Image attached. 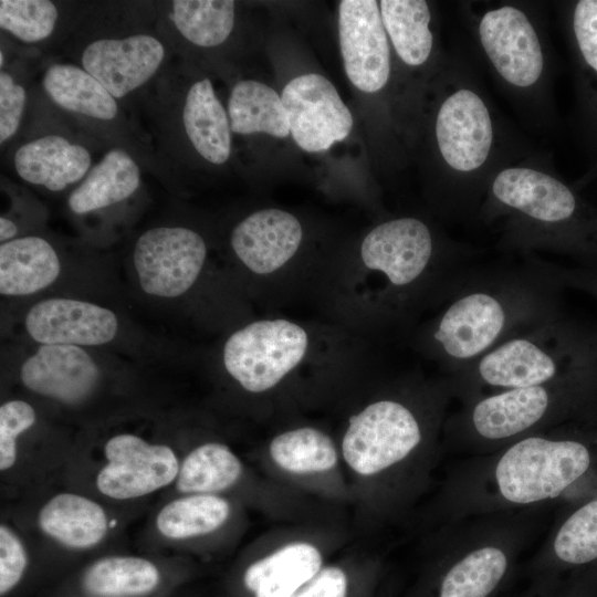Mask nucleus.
Here are the masks:
<instances>
[{"label": "nucleus", "mask_w": 597, "mask_h": 597, "mask_svg": "<svg viewBox=\"0 0 597 597\" xmlns=\"http://www.w3.org/2000/svg\"><path fill=\"white\" fill-rule=\"evenodd\" d=\"M597 478V425L574 423L519 439L457 468L444 494L454 522L540 507Z\"/></svg>", "instance_id": "nucleus-1"}, {"label": "nucleus", "mask_w": 597, "mask_h": 597, "mask_svg": "<svg viewBox=\"0 0 597 597\" xmlns=\"http://www.w3.org/2000/svg\"><path fill=\"white\" fill-rule=\"evenodd\" d=\"M535 254L473 264L443 300L428 333L450 375L506 339L562 314V292Z\"/></svg>", "instance_id": "nucleus-2"}, {"label": "nucleus", "mask_w": 597, "mask_h": 597, "mask_svg": "<svg viewBox=\"0 0 597 597\" xmlns=\"http://www.w3.org/2000/svg\"><path fill=\"white\" fill-rule=\"evenodd\" d=\"M476 216L494 227L503 250L547 251L597 266V207L538 164L498 168Z\"/></svg>", "instance_id": "nucleus-3"}, {"label": "nucleus", "mask_w": 597, "mask_h": 597, "mask_svg": "<svg viewBox=\"0 0 597 597\" xmlns=\"http://www.w3.org/2000/svg\"><path fill=\"white\" fill-rule=\"evenodd\" d=\"M597 425V366L462 402L447 421L458 452L492 453L526 436L566 425Z\"/></svg>", "instance_id": "nucleus-4"}, {"label": "nucleus", "mask_w": 597, "mask_h": 597, "mask_svg": "<svg viewBox=\"0 0 597 597\" xmlns=\"http://www.w3.org/2000/svg\"><path fill=\"white\" fill-rule=\"evenodd\" d=\"M597 366V322L564 312L492 348L449 375L460 402L548 383Z\"/></svg>", "instance_id": "nucleus-5"}, {"label": "nucleus", "mask_w": 597, "mask_h": 597, "mask_svg": "<svg viewBox=\"0 0 597 597\" xmlns=\"http://www.w3.org/2000/svg\"><path fill=\"white\" fill-rule=\"evenodd\" d=\"M538 512L530 507L454 521L434 597H494L534 537Z\"/></svg>", "instance_id": "nucleus-6"}, {"label": "nucleus", "mask_w": 597, "mask_h": 597, "mask_svg": "<svg viewBox=\"0 0 597 597\" xmlns=\"http://www.w3.org/2000/svg\"><path fill=\"white\" fill-rule=\"evenodd\" d=\"M433 130L438 154L454 179L457 217L478 214L498 149L494 113L474 84L457 78L437 109Z\"/></svg>", "instance_id": "nucleus-7"}, {"label": "nucleus", "mask_w": 597, "mask_h": 597, "mask_svg": "<svg viewBox=\"0 0 597 597\" xmlns=\"http://www.w3.org/2000/svg\"><path fill=\"white\" fill-rule=\"evenodd\" d=\"M412 404L383 398L349 419L342 452L348 467L364 476L395 471L416 460L432 442L441 417L426 420Z\"/></svg>", "instance_id": "nucleus-8"}, {"label": "nucleus", "mask_w": 597, "mask_h": 597, "mask_svg": "<svg viewBox=\"0 0 597 597\" xmlns=\"http://www.w3.org/2000/svg\"><path fill=\"white\" fill-rule=\"evenodd\" d=\"M74 51L76 64L118 101L155 80L169 54L160 35L139 28L88 32L80 35Z\"/></svg>", "instance_id": "nucleus-9"}, {"label": "nucleus", "mask_w": 597, "mask_h": 597, "mask_svg": "<svg viewBox=\"0 0 597 597\" xmlns=\"http://www.w3.org/2000/svg\"><path fill=\"white\" fill-rule=\"evenodd\" d=\"M306 332L287 320H262L234 332L223 347L229 375L250 392L273 388L303 359Z\"/></svg>", "instance_id": "nucleus-10"}, {"label": "nucleus", "mask_w": 597, "mask_h": 597, "mask_svg": "<svg viewBox=\"0 0 597 597\" xmlns=\"http://www.w3.org/2000/svg\"><path fill=\"white\" fill-rule=\"evenodd\" d=\"M476 35L504 84L519 92L538 87L547 56L537 24L524 9L505 3L485 10L476 22Z\"/></svg>", "instance_id": "nucleus-11"}, {"label": "nucleus", "mask_w": 597, "mask_h": 597, "mask_svg": "<svg viewBox=\"0 0 597 597\" xmlns=\"http://www.w3.org/2000/svg\"><path fill=\"white\" fill-rule=\"evenodd\" d=\"M157 93L154 113L161 143L178 134L205 161L227 163L231 154L230 121L211 81L203 77L190 83L178 102L161 84Z\"/></svg>", "instance_id": "nucleus-12"}, {"label": "nucleus", "mask_w": 597, "mask_h": 597, "mask_svg": "<svg viewBox=\"0 0 597 597\" xmlns=\"http://www.w3.org/2000/svg\"><path fill=\"white\" fill-rule=\"evenodd\" d=\"M206 255L207 245L198 232L181 226H160L137 238L133 263L145 293L177 297L197 281Z\"/></svg>", "instance_id": "nucleus-13"}, {"label": "nucleus", "mask_w": 597, "mask_h": 597, "mask_svg": "<svg viewBox=\"0 0 597 597\" xmlns=\"http://www.w3.org/2000/svg\"><path fill=\"white\" fill-rule=\"evenodd\" d=\"M42 87L57 108L114 147L128 150L138 137L119 101L80 65L50 64L43 73Z\"/></svg>", "instance_id": "nucleus-14"}, {"label": "nucleus", "mask_w": 597, "mask_h": 597, "mask_svg": "<svg viewBox=\"0 0 597 597\" xmlns=\"http://www.w3.org/2000/svg\"><path fill=\"white\" fill-rule=\"evenodd\" d=\"M295 143L310 153L331 148L344 140L353 117L334 85L320 74L291 80L281 95Z\"/></svg>", "instance_id": "nucleus-15"}, {"label": "nucleus", "mask_w": 597, "mask_h": 597, "mask_svg": "<svg viewBox=\"0 0 597 597\" xmlns=\"http://www.w3.org/2000/svg\"><path fill=\"white\" fill-rule=\"evenodd\" d=\"M107 464L96 478L98 490L116 500L139 498L172 482L179 464L172 449L165 444H150L143 438L121 433L104 447Z\"/></svg>", "instance_id": "nucleus-16"}, {"label": "nucleus", "mask_w": 597, "mask_h": 597, "mask_svg": "<svg viewBox=\"0 0 597 597\" xmlns=\"http://www.w3.org/2000/svg\"><path fill=\"white\" fill-rule=\"evenodd\" d=\"M338 30L348 80L365 93L380 91L389 81L391 57L379 2L341 1Z\"/></svg>", "instance_id": "nucleus-17"}, {"label": "nucleus", "mask_w": 597, "mask_h": 597, "mask_svg": "<svg viewBox=\"0 0 597 597\" xmlns=\"http://www.w3.org/2000/svg\"><path fill=\"white\" fill-rule=\"evenodd\" d=\"M597 564V491L563 513L530 563L533 588L549 587Z\"/></svg>", "instance_id": "nucleus-18"}, {"label": "nucleus", "mask_w": 597, "mask_h": 597, "mask_svg": "<svg viewBox=\"0 0 597 597\" xmlns=\"http://www.w3.org/2000/svg\"><path fill=\"white\" fill-rule=\"evenodd\" d=\"M24 323L28 334L41 345L98 346L112 342L118 331L111 310L67 297L38 302Z\"/></svg>", "instance_id": "nucleus-19"}, {"label": "nucleus", "mask_w": 597, "mask_h": 597, "mask_svg": "<svg viewBox=\"0 0 597 597\" xmlns=\"http://www.w3.org/2000/svg\"><path fill=\"white\" fill-rule=\"evenodd\" d=\"M100 376L90 354L73 345H41L20 368V379L29 390L66 405L85 401Z\"/></svg>", "instance_id": "nucleus-20"}, {"label": "nucleus", "mask_w": 597, "mask_h": 597, "mask_svg": "<svg viewBox=\"0 0 597 597\" xmlns=\"http://www.w3.org/2000/svg\"><path fill=\"white\" fill-rule=\"evenodd\" d=\"M300 221L280 209H262L239 222L231 233L238 259L256 274H269L283 266L302 241Z\"/></svg>", "instance_id": "nucleus-21"}, {"label": "nucleus", "mask_w": 597, "mask_h": 597, "mask_svg": "<svg viewBox=\"0 0 597 597\" xmlns=\"http://www.w3.org/2000/svg\"><path fill=\"white\" fill-rule=\"evenodd\" d=\"M12 165L22 180L57 192L84 179L92 168V154L66 136L46 134L21 144Z\"/></svg>", "instance_id": "nucleus-22"}, {"label": "nucleus", "mask_w": 597, "mask_h": 597, "mask_svg": "<svg viewBox=\"0 0 597 597\" xmlns=\"http://www.w3.org/2000/svg\"><path fill=\"white\" fill-rule=\"evenodd\" d=\"M320 549L294 542L252 563L243 582L254 597H292L322 569Z\"/></svg>", "instance_id": "nucleus-23"}, {"label": "nucleus", "mask_w": 597, "mask_h": 597, "mask_svg": "<svg viewBox=\"0 0 597 597\" xmlns=\"http://www.w3.org/2000/svg\"><path fill=\"white\" fill-rule=\"evenodd\" d=\"M140 186V168L126 149L112 147L84 179L70 192L67 207L86 214L132 197Z\"/></svg>", "instance_id": "nucleus-24"}, {"label": "nucleus", "mask_w": 597, "mask_h": 597, "mask_svg": "<svg viewBox=\"0 0 597 597\" xmlns=\"http://www.w3.org/2000/svg\"><path fill=\"white\" fill-rule=\"evenodd\" d=\"M60 270L55 249L41 237H20L0 244L1 295L34 294L50 286Z\"/></svg>", "instance_id": "nucleus-25"}, {"label": "nucleus", "mask_w": 597, "mask_h": 597, "mask_svg": "<svg viewBox=\"0 0 597 597\" xmlns=\"http://www.w3.org/2000/svg\"><path fill=\"white\" fill-rule=\"evenodd\" d=\"M41 530L72 548H88L103 540L107 517L96 502L74 493L53 496L39 513Z\"/></svg>", "instance_id": "nucleus-26"}, {"label": "nucleus", "mask_w": 597, "mask_h": 597, "mask_svg": "<svg viewBox=\"0 0 597 597\" xmlns=\"http://www.w3.org/2000/svg\"><path fill=\"white\" fill-rule=\"evenodd\" d=\"M383 23L399 60L409 67L423 66L433 51L431 12L423 0H383Z\"/></svg>", "instance_id": "nucleus-27"}, {"label": "nucleus", "mask_w": 597, "mask_h": 597, "mask_svg": "<svg viewBox=\"0 0 597 597\" xmlns=\"http://www.w3.org/2000/svg\"><path fill=\"white\" fill-rule=\"evenodd\" d=\"M228 116L231 132L235 134L265 133L277 138L291 134L280 95L269 85L254 80L234 84L228 101Z\"/></svg>", "instance_id": "nucleus-28"}, {"label": "nucleus", "mask_w": 597, "mask_h": 597, "mask_svg": "<svg viewBox=\"0 0 597 597\" xmlns=\"http://www.w3.org/2000/svg\"><path fill=\"white\" fill-rule=\"evenodd\" d=\"M167 21L187 42L214 48L230 36L235 22V2L229 0H175Z\"/></svg>", "instance_id": "nucleus-29"}, {"label": "nucleus", "mask_w": 597, "mask_h": 597, "mask_svg": "<svg viewBox=\"0 0 597 597\" xmlns=\"http://www.w3.org/2000/svg\"><path fill=\"white\" fill-rule=\"evenodd\" d=\"M159 582L157 567L132 556L106 557L91 565L83 587L94 597H137L150 593Z\"/></svg>", "instance_id": "nucleus-30"}, {"label": "nucleus", "mask_w": 597, "mask_h": 597, "mask_svg": "<svg viewBox=\"0 0 597 597\" xmlns=\"http://www.w3.org/2000/svg\"><path fill=\"white\" fill-rule=\"evenodd\" d=\"M241 472V461L227 446L208 442L184 459L176 486L182 493L211 494L233 485Z\"/></svg>", "instance_id": "nucleus-31"}, {"label": "nucleus", "mask_w": 597, "mask_h": 597, "mask_svg": "<svg viewBox=\"0 0 597 597\" xmlns=\"http://www.w3.org/2000/svg\"><path fill=\"white\" fill-rule=\"evenodd\" d=\"M569 30L584 109L597 137V0H578L570 4Z\"/></svg>", "instance_id": "nucleus-32"}, {"label": "nucleus", "mask_w": 597, "mask_h": 597, "mask_svg": "<svg viewBox=\"0 0 597 597\" xmlns=\"http://www.w3.org/2000/svg\"><path fill=\"white\" fill-rule=\"evenodd\" d=\"M230 514L227 500L213 494H193L174 500L158 513L156 525L166 537L180 540L219 528Z\"/></svg>", "instance_id": "nucleus-33"}, {"label": "nucleus", "mask_w": 597, "mask_h": 597, "mask_svg": "<svg viewBox=\"0 0 597 597\" xmlns=\"http://www.w3.org/2000/svg\"><path fill=\"white\" fill-rule=\"evenodd\" d=\"M269 452L277 467L296 474L328 471L338 460L333 440L311 427L277 434L271 441Z\"/></svg>", "instance_id": "nucleus-34"}, {"label": "nucleus", "mask_w": 597, "mask_h": 597, "mask_svg": "<svg viewBox=\"0 0 597 597\" xmlns=\"http://www.w3.org/2000/svg\"><path fill=\"white\" fill-rule=\"evenodd\" d=\"M60 19L57 6L49 0H1L0 27L22 43L48 40Z\"/></svg>", "instance_id": "nucleus-35"}, {"label": "nucleus", "mask_w": 597, "mask_h": 597, "mask_svg": "<svg viewBox=\"0 0 597 597\" xmlns=\"http://www.w3.org/2000/svg\"><path fill=\"white\" fill-rule=\"evenodd\" d=\"M35 422L33 407L23 400H10L0 407V470L10 469L17 459V438Z\"/></svg>", "instance_id": "nucleus-36"}, {"label": "nucleus", "mask_w": 597, "mask_h": 597, "mask_svg": "<svg viewBox=\"0 0 597 597\" xmlns=\"http://www.w3.org/2000/svg\"><path fill=\"white\" fill-rule=\"evenodd\" d=\"M27 104L22 83L7 70L0 72V143L3 146L20 129Z\"/></svg>", "instance_id": "nucleus-37"}, {"label": "nucleus", "mask_w": 597, "mask_h": 597, "mask_svg": "<svg viewBox=\"0 0 597 597\" xmlns=\"http://www.w3.org/2000/svg\"><path fill=\"white\" fill-rule=\"evenodd\" d=\"M27 554L19 537L6 525L0 526V594L3 596L21 579Z\"/></svg>", "instance_id": "nucleus-38"}, {"label": "nucleus", "mask_w": 597, "mask_h": 597, "mask_svg": "<svg viewBox=\"0 0 597 597\" xmlns=\"http://www.w3.org/2000/svg\"><path fill=\"white\" fill-rule=\"evenodd\" d=\"M544 270L564 290L572 289L584 292L597 302V266L578 264H557L540 259Z\"/></svg>", "instance_id": "nucleus-39"}, {"label": "nucleus", "mask_w": 597, "mask_h": 597, "mask_svg": "<svg viewBox=\"0 0 597 597\" xmlns=\"http://www.w3.org/2000/svg\"><path fill=\"white\" fill-rule=\"evenodd\" d=\"M531 597H597V564L574 573L551 587L532 589Z\"/></svg>", "instance_id": "nucleus-40"}, {"label": "nucleus", "mask_w": 597, "mask_h": 597, "mask_svg": "<svg viewBox=\"0 0 597 597\" xmlns=\"http://www.w3.org/2000/svg\"><path fill=\"white\" fill-rule=\"evenodd\" d=\"M347 576L337 566L322 568L307 584L292 597H346Z\"/></svg>", "instance_id": "nucleus-41"}, {"label": "nucleus", "mask_w": 597, "mask_h": 597, "mask_svg": "<svg viewBox=\"0 0 597 597\" xmlns=\"http://www.w3.org/2000/svg\"><path fill=\"white\" fill-rule=\"evenodd\" d=\"M18 234V227L17 224L7 217L0 218V242L4 243L8 241H11L15 239V235Z\"/></svg>", "instance_id": "nucleus-42"}]
</instances>
